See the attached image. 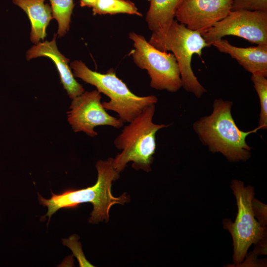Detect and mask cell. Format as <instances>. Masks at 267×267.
Listing matches in <instances>:
<instances>
[{
    "label": "cell",
    "instance_id": "1",
    "mask_svg": "<svg viewBox=\"0 0 267 267\" xmlns=\"http://www.w3.org/2000/svg\"><path fill=\"white\" fill-rule=\"evenodd\" d=\"M232 105L231 101L215 99L212 113L194 122L193 128L211 152L221 153L230 162L244 161L251 156V148L246 137L260 129L258 127L248 132L239 129L231 114Z\"/></svg>",
    "mask_w": 267,
    "mask_h": 267
},
{
    "label": "cell",
    "instance_id": "2",
    "mask_svg": "<svg viewBox=\"0 0 267 267\" xmlns=\"http://www.w3.org/2000/svg\"><path fill=\"white\" fill-rule=\"evenodd\" d=\"M113 158L98 161L96 164L98 173L97 179L93 185L80 189H70L58 194L51 192V197L48 199L40 194V203L46 206L48 211L44 217L51 216L61 208H73L80 204L91 203L93 206L89 222L96 223L105 220H109V212L112 206L115 204L124 205L129 201V197L124 193L118 197H114L111 192L113 181L117 179L119 173L113 166Z\"/></svg>",
    "mask_w": 267,
    "mask_h": 267
},
{
    "label": "cell",
    "instance_id": "3",
    "mask_svg": "<svg viewBox=\"0 0 267 267\" xmlns=\"http://www.w3.org/2000/svg\"><path fill=\"white\" fill-rule=\"evenodd\" d=\"M155 111V104L147 106L115 139V146L122 150L113 160V167L118 173L130 162L136 170L150 171L156 147V134L169 126L153 122Z\"/></svg>",
    "mask_w": 267,
    "mask_h": 267
},
{
    "label": "cell",
    "instance_id": "4",
    "mask_svg": "<svg viewBox=\"0 0 267 267\" xmlns=\"http://www.w3.org/2000/svg\"><path fill=\"white\" fill-rule=\"evenodd\" d=\"M148 42L160 50L170 51L174 54L179 68L182 87L186 91L197 98L207 92L194 75L191 64L193 55L201 57L203 49L211 46L200 33L174 19L165 29L152 32Z\"/></svg>",
    "mask_w": 267,
    "mask_h": 267
},
{
    "label": "cell",
    "instance_id": "5",
    "mask_svg": "<svg viewBox=\"0 0 267 267\" xmlns=\"http://www.w3.org/2000/svg\"><path fill=\"white\" fill-rule=\"evenodd\" d=\"M70 66L76 77L94 86L97 91L109 98V101L102 102L103 107L116 112L123 123L131 122L147 106L158 101L155 95L139 96L133 93L113 70L104 74L98 73L79 60L73 61Z\"/></svg>",
    "mask_w": 267,
    "mask_h": 267
},
{
    "label": "cell",
    "instance_id": "6",
    "mask_svg": "<svg viewBox=\"0 0 267 267\" xmlns=\"http://www.w3.org/2000/svg\"><path fill=\"white\" fill-rule=\"evenodd\" d=\"M231 188L236 197L238 214L234 222L225 220L223 225L232 237L233 262L236 265H239L251 245L265 240L266 230L255 218L252 207L253 187L250 185L245 187L242 181L235 179L232 181Z\"/></svg>",
    "mask_w": 267,
    "mask_h": 267
},
{
    "label": "cell",
    "instance_id": "7",
    "mask_svg": "<svg viewBox=\"0 0 267 267\" xmlns=\"http://www.w3.org/2000/svg\"><path fill=\"white\" fill-rule=\"evenodd\" d=\"M134 49L131 52L134 63L145 69L150 78V86L157 90L175 92L182 87L179 68L172 53L160 50L139 34H129Z\"/></svg>",
    "mask_w": 267,
    "mask_h": 267
},
{
    "label": "cell",
    "instance_id": "8",
    "mask_svg": "<svg viewBox=\"0 0 267 267\" xmlns=\"http://www.w3.org/2000/svg\"><path fill=\"white\" fill-rule=\"evenodd\" d=\"M201 34L211 45L226 36H237L257 45H267V11L231 10Z\"/></svg>",
    "mask_w": 267,
    "mask_h": 267
},
{
    "label": "cell",
    "instance_id": "9",
    "mask_svg": "<svg viewBox=\"0 0 267 267\" xmlns=\"http://www.w3.org/2000/svg\"><path fill=\"white\" fill-rule=\"evenodd\" d=\"M101 95L97 90L84 91L72 99L68 121L75 132H83L91 137L97 135L94 129L99 126H109L119 129L124 123L110 115L101 102Z\"/></svg>",
    "mask_w": 267,
    "mask_h": 267
},
{
    "label": "cell",
    "instance_id": "10",
    "mask_svg": "<svg viewBox=\"0 0 267 267\" xmlns=\"http://www.w3.org/2000/svg\"><path fill=\"white\" fill-rule=\"evenodd\" d=\"M232 8V0H184L175 17L187 28L202 33L224 19Z\"/></svg>",
    "mask_w": 267,
    "mask_h": 267
},
{
    "label": "cell",
    "instance_id": "11",
    "mask_svg": "<svg viewBox=\"0 0 267 267\" xmlns=\"http://www.w3.org/2000/svg\"><path fill=\"white\" fill-rule=\"evenodd\" d=\"M57 34H54L50 41L39 42L33 46L27 52L28 60L41 56L50 58L54 63L59 72L61 82L71 99L81 95L84 91L83 86L75 80L68 65L69 59L58 50L56 44Z\"/></svg>",
    "mask_w": 267,
    "mask_h": 267
},
{
    "label": "cell",
    "instance_id": "12",
    "mask_svg": "<svg viewBox=\"0 0 267 267\" xmlns=\"http://www.w3.org/2000/svg\"><path fill=\"white\" fill-rule=\"evenodd\" d=\"M212 45L221 52L229 54L252 74L267 77V45L240 47L222 39L213 43Z\"/></svg>",
    "mask_w": 267,
    "mask_h": 267
},
{
    "label": "cell",
    "instance_id": "13",
    "mask_svg": "<svg viewBox=\"0 0 267 267\" xmlns=\"http://www.w3.org/2000/svg\"><path fill=\"white\" fill-rule=\"evenodd\" d=\"M45 0H12L27 14L31 23V41L36 44L46 37V29L52 19L51 6Z\"/></svg>",
    "mask_w": 267,
    "mask_h": 267
},
{
    "label": "cell",
    "instance_id": "14",
    "mask_svg": "<svg viewBox=\"0 0 267 267\" xmlns=\"http://www.w3.org/2000/svg\"><path fill=\"white\" fill-rule=\"evenodd\" d=\"M184 0H149L145 20L152 32L167 28L174 20L176 13Z\"/></svg>",
    "mask_w": 267,
    "mask_h": 267
},
{
    "label": "cell",
    "instance_id": "15",
    "mask_svg": "<svg viewBox=\"0 0 267 267\" xmlns=\"http://www.w3.org/2000/svg\"><path fill=\"white\" fill-rule=\"evenodd\" d=\"M92 12L99 15L127 13L142 16L134 4L127 0H97Z\"/></svg>",
    "mask_w": 267,
    "mask_h": 267
},
{
    "label": "cell",
    "instance_id": "16",
    "mask_svg": "<svg viewBox=\"0 0 267 267\" xmlns=\"http://www.w3.org/2000/svg\"><path fill=\"white\" fill-rule=\"evenodd\" d=\"M52 10V18L58 24L57 35L63 36L70 28L71 17L74 4L73 0H49Z\"/></svg>",
    "mask_w": 267,
    "mask_h": 267
},
{
    "label": "cell",
    "instance_id": "17",
    "mask_svg": "<svg viewBox=\"0 0 267 267\" xmlns=\"http://www.w3.org/2000/svg\"><path fill=\"white\" fill-rule=\"evenodd\" d=\"M251 80L258 95L260 103L259 126L260 130L267 129V77L252 74Z\"/></svg>",
    "mask_w": 267,
    "mask_h": 267
},
{
    "label": "cell",
    "instance_id": "18",
    "mask_svg": "<svg viewBox=\"0 0 267 267\" xmlns=\"http://www.w3.org/2000/svg\"><path fill=\"white\" fill-rule=\"evenodd\" d=\"M267 11V0H232V10Z\"/></svg>",
    "mask_w": 267,
    "mask_h": 267
},
{
    "label": "cell",
    "instance_id": "19",
    "mask_svg": "<svg viewBox=\"0 0 267 267\" xmlns=\"http://www.w3.org/2000/svg\"><path fill=\"white\" fill-rule=\"evenodd\" d=\"M97 0H80V5L82 7L88 6L92 7Z\"/></svg>",
    "mask_w": 267,
    "mask_h": 267
}]
</instances>
